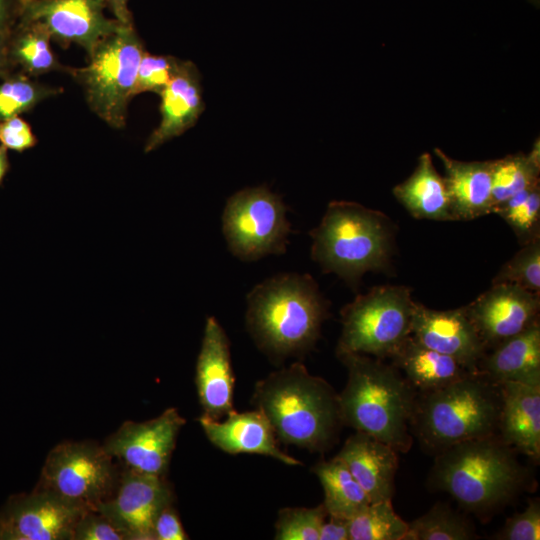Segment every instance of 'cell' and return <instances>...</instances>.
Instances as JSON below:
<instances>
[{
  "instance_id": "cell-1",
  "label": "cell",
  "mask_w": 540,
  "mask_h": 540,
  "mask_svg": "<svg viewBox=\"0 0 540 540\" xmlns=\"http://www.w3.org/2000/svg\"><path fill=\"white\" fill-rule=\"evenodd\" d=\"M428 483L451 495L469 513L486 517L528 487L518 452L498 435L454 444L435 454Z\"/></svg>"
},
{
  "instance_id": "cell-2",
  "label": "cell",
  "mask_w": 540,
  "mask_h": 540,
  "mask_svg": "<svg viewBox=\"0 0 540 540\" xmlns=\"http://www.w3.org/2000/svg\"><path fill=\"white\" fill-rule=\"evenodd\" d=\"M252 400L269 420L277 439L312 452L329 449L343 425L338 393L302 363H293L257 382Z\"/></svg>"
},
{
  "instance_id": "cell-3",
  "label": "cell",
  "mask_w": 540,
  "mask_h": 540,
  "mask_svg": "<svg viewBox=\"0 0 540 540\" xmlns=\"http://www.w3.org/2000/svg\"><path fill=\"white\" fill-rule=\"evenodd\" d=\"M348 373L338 394L343 425L386 443L398 453L411 448V419L416 391L394 366L383 359L358 354H338Z\"/></svg>"
},
{
  "instance_id": "cell-4",
  "label": "cell",
  "mask_w": 540,
  "mask_h": 540,
  "mask_svg": "<svg viewBox=\"0 0 540 540\" xmlns=\"http://www.w3.org/2000/svg\"><path fill=\"white\" fill-rule=\"evenodd\" d=\"M246 324L257 346L282 359L309 351L328 317V303L308 274L283 273L247 295Z\"/></svg>"
},
{
  "instance_id": "cell-5",
  "label": "cell",
  "mask_w": 540,
  "mask_h": 540,
  "mask_svg": "<svg viewBox=\"0 0 540 540\" xmlns=\"http://www.w3.org/2000/svg\"><path fill=\"white\" fill-rule=\"evenodd\" d=\"M500 385L470 374L442 388L416 393L411 431L434 454L457 443L498 435Z\"/></svg>"
},
{
  "instance_id": "cell-6",
  "label": "cell",
  "mask_w": 540,
  "mask_h": 540,
  "mask_svg": "<svg viewBox=\"0 0 540 540\" xmlns=\"http://www.w3.org/2000/svg\"><path fill=\"white\" fill-rule=\"evenodd\" d=\"M394 233L384 213L356 202L332 201L320 224L309 232L311 258L324 272L356 284L364 273L388 268Z\"/></svg>"
},
{
  "instance_id": "cell-7",
  "label": "cell",
  "mask_w": 540,
  "mask_h": 540,
  "mask_svg": "<svg viewBox=\"0 0 540 540\" xmlns=\"http://www.w3.org/2000/svg\"><path fill=\"white\" fill-rule=\"evenodd\" d=\"M415 301L406 286L385 285L358 295L341 310L336 354L391 358L411 335Z\"/></svg>"
},
{
  "instance_id": "cell-8",
  "label": "cell",
  "mask_w": 540,
  "mask_h": 540,
  "mask_svg": "<svg viewBox=\"0 0 540 540\" xmlns=\"http://www.w3.org/2000/svg\"><path fill=\"white\" fill-rule=\"evenodd\" d=\"M146 51L133 25L121 24L88 54L86 66L75 69L91 110L113 128L125 126L127 107L141 59Z\"/></svg>"
},
{
  "instance_id": "cell-9",
  "label": "cell",
  "mask_w": 540,
  "mask_h": 540,
  "mask_svg": "<svg viewBox=\"0 0 540 540\" xmlns=\"http://www.w3.org/2000/svg\"><path fill=\"white\" fill-rule=\"evenodd\" d=\"M222 232L231 253L243 261L283 254L291 232L287 207L264 186L244 188L228 198Z\"/></svg>"
},
{
  "instance_id": "cell-10",
  "label": "cell",
  "mask_w": 540,
  "mask_h": 540,
  "mask_svg": "<svg viewBox=\"0 0 540 540\" xmlns=\"http://www.w3.org/2000/svg\"><path fill=\"white\" fill-rule=\"evenodd\" d=\"M119 475L103 446L91 441L63 442L46 457L37 487L96 510L114 492Z\"/></svg>"
},
{
  "instance_id": "cell-11",
  "label": "cell",
  "mask_w": 540,
  "mask_h": 540,
  "mask_svg": "<svg viewBox=\"0 0 540 540\" xmlns=\"http://www.w3.org/2000/svg\"><path fill=\"white\" fill-rule=\"evenodd\" d=\"M88 510L40 487L12 495L0 511V540H73Z\"/></svg>"
},
{
  "instance_id": "cell-12",
  "label": "cell",
  "mask_w": 540,
  "mask_h": 540,
  "mask_svg": "<svg viewBox=\"0 0 540 540\" xmlns=\"http://www.w3.org/2000/svg\"><path fill=\"white\" fill-rule=\"evenodd\" d=\"M184 424L185 419L178 411L168 408L154 419L123 423L103 447L127 469L165 477L177 435Z\"/></svg>"
},
{
  "instance_id": "cell-13",
  "label": "cell",
  "mask_w": 540,
  "mask_h": 540,
  "mask_svg": "<svg viewBox=\"0 0 540 540\" xmlns=\"http://www.w3.org/2000/svg\"><path fill=\"white\" fill-rule=\"evenodd\" d=\"M105 0H22L20 20L40 22L54 37L89 54L121 25L104 13Z\"/></svg>"
},
{
  "instance_id": "cell-14",
  "label": "cell",
  "mask_w": 540,
  "mask_h": 540,
  "mask_svg": "<svg viewBox=\"0 0 540 540\" xmlns=\"http://www.w3.org/2000/svg\"><path fill=\"white\" fill-rule=\"evenodd\" d=\"M539 294L513 284H492L464 307L487 352L539 322Z\"/></svg>"
},
{
  "instance_id": "cell-15",
  "label": "cell",
  "mask_w": 540,
  "mask_h": 540,
  "mask_svg": "<svg viewBox=\"0 0 540 540\" xmlns=\"http://www.w3.org/2000/svg\"><path fill=\"white\" fill-rule=\"evenodd\" d=\"M172 503L165 477L125 470L113 494L98 505L129 536V540H154V523L160 511Z\"/></svg>"
},
{
  "instance_id": "cell-16",
  "label": "cell",
  "mask_w": 540,
  "mask_h": 540,
  "mask_svg": "<svg viewBox=\"0 0 540 540\" xmlns=\"http://www.w3.org/2000/svg\"><path fill=\"white\" fill-rule=\"evenodd\" d=\"M411 335L422 345L448 355L478 372L487 349L465 308L430 309L415 302Z\"/></svg>"
},
{
  "instance_id": "cell-17",
  "label": "cell",
  "mask_w": 540,
  "mask_h": 540,
  "mask_svg": "<svg viewBox=\"0 0 540 540\" xmlns=\"http://www.w3.org/2000/svg\"><path fill=\"white\" fill-rule=\"evenodd\" d=\"M196 387L204 416L221 420L232 412L234 374L229 340L215 317L205 324L196 364Z\"/></svg>"
},
{
  "instance_id": "cell-18",
  "label": "cell",
  "mask_w": 540,
  "mask_h": 540,
  "mask_svg": "<svg viewBox=\"0 0 540 540\" xmlns=\"http://www.w3.org/2000/svg\"><path fill=\"white\" fill-rule=\"evenodd\" d=\"M199 423L209 441L226 453L260 454L290 466L302 464L279 448L269 420L259 409L234 411L222 421L201 415Z\"/></svg>"
},
{
  "instance_id": "cell-19",
  "label": "cell",
  "mask_w": 540,
  "mask_h": 540,
  "mask_svg": "<svg viewBox=\"0 0 540 540\" xmlns=\"http://www.w3.org/2000/svg\"><path fill=\"white\" fill-rule=\"evenodd\" d=\"M348 468L372 502L392 501L398 452L386 443L355 432L336 455Z\"/></svg>"
},
{
  "instance_id": "cell-20",
  "label": "cell",
  "mask_w": 540,
  "mask_h": 540,
  "mask_svg": "<svg viewBox=\"0 0 540 540\" xmlns=\"http://www.w3.org/2000/svg\"><path fill=\"white\" fill-rule=\"evenodd\" d=\"M498 436L518 454L540 459V384H500Z\"/></svg>"
},
{
  "instance_id": "cell-21",
  "label": "cell",
  "mask_w": 540,
  "mask_h": 540,
  "mask_svg": "<svg viewBox=\"0 0 540 540\" xmlns=\"http://www.w3.org/2000/svg\"><path fill=\"white\" fill-rule=\"evenodd\" d=\"M159 125L148 137L144 150L151 152L193 127L205 109L200 74L194 63L181 61L180 67L161 92Z\"/></svg>"
},
{
  "instance_id": "cell-22",
  "label": "cell",
  "mask_w": 540,
  "mask_h": 540,
  "mask_svg": "<svg viewBox=\"0 0 540 540\" xmlns=\"http://www.w3.org/2000/svg\"><path fill=\"white\" fill-rule=\"evenodd\" d=\"M441 160L444 181L450 198L451 210L456 221L472 220L491 214V170L490 161H459L434 149Z\"/></svg>"
},
{
  "instance_id": "cell-23",
  "label": "cell",
  "mask_w": 540,
  "mask_h": 540,
  "mask_svg": "<svg viewBox=\"0 0 540 540\" xmlns=\"http://www.w3.org/2000/svg\"><path fill=\"white\" fill-rule=\"evenodd\" d=\"M478 372L495 384H540V324L499 343L486 352Z\"/></svg>"
},
{
  "instance_id": "cell-24",
  "label": "cell",
  "mask_w": 540,
  "mask_h": 540,
  "mask_svg": "<svg viewBox=\"0 0 540 540\" xmlns=\"http://www.w3.org/2000/svg\"><path fill=\"white\" fill-rule=\"evenodd\" d=\"M391 359L416 393L433 391L478 373L456 359L422 345L412 335Z\"/></svg>"
},
{
  "instance_id": "cell-25",
  "label": "cell",
  "mask_w": 540,
  "mask_h": 540,
  "mask_svg": "<svg viewBox=\"0 0 540 540\" xmlns=\"http://www.w3.org/2000/svg\"><path fill=\"white\" fill-rule=\"evenodd\" d=\"M393 194L417 219L455 221L444 178L428 153L420 155L413 173L393 188Z\"/></svg>"
},
{
  "instance_id": "cell-26",
  "label": "cell",
  "mask_w": 540,
  "mask_h": 540,
  "mask_svg": "<svg viewBox=\"0 0 540 540\" xmlns=\"http://www.w3.org/2000/svg\"><path fill=\"white\" fill-rule=\"evenodd\" d=\"M323 491L328 516L349 520L369 503V496L336 456L313 467Z\"/></svg>"
},
{
  "instance_id": "cell-27",
  "label": "cell",
  "mask_w": 540,
  "mask_h": 540,
  "mask_svg": "<svg viewBox=\"0 0 540 540\" xmlns=\"http://www.w3.org/2000/svg\"><path fill=\"white\" fill-rule=\"evenodd\" d=\"M49 31L37 21L21 20L11 31L8 53L11 63L17 64L29 75L36 76L59 68L50 47Z\"/></svg>"
},
{
  "instance_id": "cell-28",
  "label": "cell",
  "mask_w": 540,
  "mask_h": 540,
  "mask_svg": "<svg viewBox=\"0 0 540 540\" xmlns=\"http://www.w3.org/2000/svg\"><path fill=\"white\" fill-rule=\"evenodd\" d=\"M539 173L540 149L538 140L527 155L518 153L492 160L491 210L522 190L539 184Z\"/></svg>"
},
{
  "instance_id": "cell-29",
  "label": "cell",
  "mask_w": 540,
  "mask_h": 540,
  "mask_svg": "<svg viewBox=\"0 0 540 540\" xmlns=\"http://www.w3.org/2000/svg\"><path fill=\"white\" fill-rule=\"evenodd\" d=\"M475 527L463 514L447 503L438 502L426 513L408 523L403 540L477 539Z\"/></svg>"
},
{
  "instance_id": "cell-30",
  "label": "cell",
  "mask_w": 540,
  "mask_h": 540,
  "mask_svg": "<svg viewBox=\"0 0 540 540\" xmlns=\"http://www.w3.org/2000/svg\"><path fill=\"white\" fill-rule=\"evenodd\" d=\"M349 540H403L408 523L396 514L392 501L369 503L348 520Z\"/></svg>"
},
{
  "instance_id": "cell-31",
  "label": "cell",
  "mask_w": 540,
  "mask_h": 540,
  "mask_svg": "<svg viewBox=\"0 0 540 540\" xmlns=\"http://www.w3.org/2000/svg\"><path fill=\"white\" fill-rule=\"evenodd\" d=\"M499 215L512 228L521 245L540 238V186L536 184L495 206L491 214Z\"/></svg>"
},
{
  "instance_id": "cell-32",
  "label": "cell",
  "mask_w": 540,
  "mask_h": 540,
  "mask_svg": "<svg viewBox=\"0 0 540 540\" xmlns=\"http://www.w3.org/2000/svg\"><path fill=\"white\" fill-rule=\"evenodd\" d=\"M53 93L25 75H6L0 82V121L19 116Z\"/></svg>"
},
{
  "instance_id": "cell-33",
  "label": "cell",
  "mask_w": 540,
  "mask_h": 540,
  "mask_svg": "<svg viewBox=\"0 0 540 540\" xmlns=\"http://www.w3.org/2000/svg\"><path fill=\"white\" fill-rule=\"evenodd\" d=\"M513 284L540 293V238L532 240L507 261L493 279V284Z\"/></svg>"
},
{
  "instance_id": "cell-34",
  "label": "cell",
  "mask_w": 540,
  "mask_h": 540,
  "mask_svg": "<svg viewBox=\"0 0 540 540\" xmlns=\"http://www.w3.org/2000/svg\"><path fill=\"white\" fill-rule=\"evenodd\" d=\"M328 517L322 504L312 507L283 508L275 524L277 540H319V532Z\"/></svg>"
},
{
  "instance_id": "cell-35",
  "label": "cell",
  "mask_w": 540,
  "mask_h": 540,
  "mask_svg": "<svg viewBox=\"0 0 540 540\" xmlns=\"http://www.w3.org/2000/svg\"><path fill=\"white\" fill-rule=\"evenodd\" d=\"M181 61L172 56L145 52L138 67L133 95L144 92L160 95L176 75Z\"/></svg>"
},
{
  "instance_id": "cell-36",
  "label": "cell",
  "mask_w": 540,
  "mask_h": 540,
  "mask_svg": "<svg viewBox=\"0 0 540 540\" xmlns=\"http://www.w3.org/2000/svg\"><path fill=\"white\" fill-rule=\"evenodd\" d=\"M73 540H129V536L101 511L88 510L78 521Z\"/></svg>"
},
{
  "instance_id": "cell-37",
  "label": "cell",
  "mask_w": 540,
  "mask_h": 540,
  "mask_svg": "<svg viewBox=\"0 0 540 540\" xmlns=\"http://www.w3.org/2000/svg\"><path fill=\"white\" fill-rule=\"evenodd\" d=\"M500 540H539L540 501L530 499L526 508L511 516L495 537Z\"/></svg>"
},
{
  "instance_id": "cell-38",
  "label": "cell",
  "mask_w": 540,
  "mask_h": 540,
  "mask_svg": "<svg viewBox=\"0 0 540 540\" xmlns=\"http://www.w3.org/2000/svg\"><path fill=\"white\" fill-rule=\"evenodd\" d=\"M0 143L17 152L30 149L37 143L29 124L19 116L0 121Z\"/></svg>"
},
{
  "instance_id": "cell-39",
  "label": "cell",
  "mask_w": 540,
  "mask_h": 540,
  "mask_svg": "<svg viewBox=\"0 0 540 540\" xmlns=\"http://www.w3.org/2000/svg\"><path fill=\"white\" fill-rule=\"evenodd\" d=\"M188 538L172 503L168 504L155 520L154 540H186Z\"/></svg>"
},
{
  "instance_id": "cell-40",
  "label": "cell",
  "mask_w": 540,
  "mask_h": 540,
  "mask_svg": "<svg viewBox=\"0 0 540 540\" xmlns=\"http://www.w3.org/2000/svg\"><path fill=\"white\" fill-rule=\"evenodd\" d=\"M319 532V540H349L348 520L328 516Z\"/></svg>"
},
{
  "instance_id": "cell-41",
  "label": "cell",
  "mask_w": 540,
  "mask_h": 540,
  "mask_svg": "<svg viewBox=\"0 0 540 540\" xmlns=\"http://www.w3.org/2000/svg\"><path fill=\"white\" fill-rule=\"evenodd\" d=\"M22 0H0V32H11L16 16L20 14Z\"/></svg>"
},
{
  "instance_id": "cell-42",
  "label": "cell",
  "mask_w": 540,
  "mask_h": 540,
  "mask_svg": "<svg viewBox=\"0 0 540 540\" xmlns=\"http://www.w3.org/2000/svg\"><path fill=\"white\" fill-rule=\"evenodd\" d=\"M115 19L124 25L132 24L131 14L128 9V0H105Z\"/></svg>"
},
{
  "instance_id": "cell-43",
  "label": "cell",
  "mask_w": 540,
  "mask_h": 540,
  "mask_svg": "<svg viewBox=\"0 0 540 540\" xmlns=\"http://www.w3.org/2000/svg\"><path fill=\"white\" fill-rule=\"evenodd\" d=\"M11 32H0V77L6 76V71L11 64L8 53V42Z\"/></svg>"
},
{
  "instance_id": "cell-44",
  "label": "cell",
  "mask_w": 540,
  "mask_h": 540,
  "mask_svg": "<svg viewBox=\"0 0 540 540\" xmlns=\"http://www.w3.org/2000/svg\"><path fill=\"white\" fill-rule=\"evenodd\" d=\"M9 168L7 149L0 145V184L2 183Z\"/></svg>"
},
{
  "instance_id": "cell-45",
  "label": "cell",
  "mask_w": 540,
  "mask_h": 540,
  "mask_svg": "<svg viewBox=\"0 0 540 540\" xmlns=\"http://www.w3.org/2000/svg\"><path fill=\"white\" fill-rule=\"evenodd\" d=\"M533 4L537 5L539 4V0H530Z\"/></svg>"
}]
</instances>
